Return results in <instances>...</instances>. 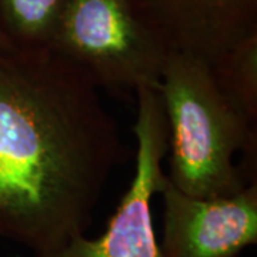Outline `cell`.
Returning <instances> with one entry per match:
<instances>
[{"mask_svg": "<svg viewBox=\"0 0 257 257\" xmlns=\"http://www.w3.org/2000/svg\"><path fill=\"white\" fill-rule=\"evenodd\" d=\"M123 160L100 90L50 47L0 45V236L35 254L84 234Z\"/></svg>", "mask_w": 257, "mask_h": 257, "instance_id": "1", "label": "cell"}, {"mask_svg": "<svg viewBox=\"0 0 257 257\" xmlns=\"http://www.w3.org/2000/svg\"><path fill=\"white\" fill-rule=\"evenodd\" d=\"M157 90L169 126L170 183L202 199L256 183L257 123L221 92L207 60L170 53Z\"/></svg>", "mask_w": 257, "mask_h": 257, "instance_id": "2", "label": "cell"}, {"mask_svg": "<svg viewBox=\"0 0 257 257\" xmlns=\"http://www.w3.org/2000/svg\"><path fill=\"white\" fill-rule=\"evenodd\" d=\"M49 47L126 100L159 89L172 53L133 0H67Z\"/></svg>", "mask_w": 257, "mask_h": 257, "instance_id": "3", "label": "cell"}, {"mask_svg": "<svg viewBox=\"0 0 257 257\" xmlns=\"http://www.w3.org/2000/svg\"><path fill=\"white\" fill-rule=\"evenodd\" d=\"M136 101L135 175L104 233L96 239L74 236L63 246L33 257H163L153 227L152 200L166 177L162 163L167 155L169 126L157 89L140 90Z\"/></svg>", "mask_w": 257, "mask_h": 257, "instance_id": "4", "label": "cell"}, {"mask_svg": "<svg viewBox=\"0 0 257 257\" xmlns=\"http://www.w3.org/2000/svg\"><path fill=\"white\" fill-rule=\"evenodd\" d=\"M163 257H236L257 243V182L226 197H193L165 177Z\"/></svg>", "mask_w": 257, "mask_h": 257, "instance_id": "5", "label": "cell"}, {"mask_svg": "<svg viewBox=\"0 0 257 257\" xmlns=\"http://www.w3.org/2000/svg\"><path fill=\"white\" fill-rule=\"evenodd\" d=\"M170 52L209 63L257 35V0H133Z\"/></svg>", "mask_w": 257, "mask_h": 257, "instance_id": "6", "label": "cell"}, {"mask_svg": "<svg viewBox=\"0 0 257 257\" xmlns=\"http://www.w3.org/2000/svg\"><path fill=\"white\" fill-rule=\"evenodd\" d=\"M67 0H0V33L20 49L49 47Z\"/></svg>", "mask_w": 257, "mask_h": 257, "instance_id": "7", "label": "cell"}, {"mask_svg": "<svg viewBox=\"0 0 257 257\" xmlns=\"http://www.w3.org/2000/svg\"><path fill=\"white\" fill-rule=\"evenodd\" d=\"M209 64L221 92L243 114L257 123V35Z\"/></svg>", "mask_w": 257, "mask_h": 257, "instance_id": "8", "label": "cell"}, {"mask_svg": "<svg viewBox=\"0 0 257 257\" xmlns=\"http://www.w3.org/2000/svg\"><path fill=\"white\" fill-rule=\"evenodd\" d=\"M0 45H9V43H8V40L3 37V35H2V33H0Z\"/></svg>", "mask_w": 257, "mask_h": 257, "instance_id": "9", "label": "cell"}]
</instances>
